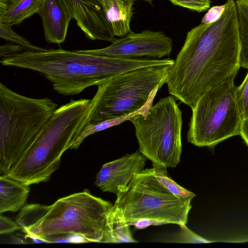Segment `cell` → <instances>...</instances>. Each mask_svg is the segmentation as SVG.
Wrapping results in <instances>:
<instances>
[{
  "mask_svg": "<svg viewBox=\"0 0 248 248\" xmlns=\"http://www.w3.org/2000/svg\"><path fill=\"white\" fill-rule=\"evenodd\" d=\"M180 231L172 242L188 243L212 242V241L204 239L191 231L186 226V225H180Z\"/></svg>",
  "mask_w": 248,
  "mask_h": 248,
  "instance_id": "603a6c76",
  "label": "cell"
},
{
  "mask_svg": "<svg viewBox=\"0 0 248 248\" xmlns=\"http://www.w3.org/2000/svg\"><path fill=\"white\" fill-rule=\"evenodd\" d=\"M240 38V66L248 69V0H235Z\"/></svg>",
  "mask_w": 248,
  "mask_h": 248,
  "instance_id": "d6986e66",
  "label": "cell"
},
{
  "mask_svg": "<svg viewBox=\"0 0 248 248\" xmlns=\"http://www.w3.org/2000/svg\"><path fill=\"white\" fill-rule=\"evenodd\" d=\"M220 17L187 32L166 81L169 93L193 108L202 94L237 73L240 38L235 0H227Z\"/></svg>",
  "mask_w": 248,
  "mask_h": 248,
  "instance_id": "6da1fadb",
  "label": "cell"
},
{
  "mask_svg": "<svg viewBox=\"0 0 248 248\" xmlns=\"http://www.w3.org/2000/svg\"><path fill=\"white\" fill-rule=\"evenodd\" d=\"M113 205L130 226L147 219L160 225H186L191 199L176 196L156 178L152 168L135 174L128 186L117 195Z\"/></svg>",
  "mask_w": 248,
  "mask_h": 248,
  "instance_id": "52a82bcc",
  "label": "cell"
},
{
  "mask_svg": "<svg viewBox=\"0 0 248 248\" xmlns=\"http://www.w3.org/2000/svg\"><path fill=\"white\" fill-rule=\"evenodd\" d=\"M134 0L135 1H137V0ZM143 0L144 1L147 2L150 4H152V2L153 1V0Z\"/></svg>",
  "mask_w": 248,
  "mask_h": 248,
  "instance_id": "1f68e13d",
  "label": "cell"
},
{
  "mask_svg": "<svg viewBox=\"0 0 248 248\" xmlns=\"http://www.w3.org/2000/svg\"><path fill=\"white\" fill-rule=\"evenodd\" d=\"M26 50V48L19 45L7 43L0 47V57L1 59H5Z\"/></svg>",
  "mask_w": 248,
  "mask_h": 248,
  "instance_id": "d4e9b609",
  "label": "cell"
},
{
  "mask_svg": "<svg viewBox=\"0 0 248 248\" xmlns=\"http://www.w3.org/2000/svg\"><path fill=\"white\" fill-rule=\"evenodd\" d=\"M2 65L33 70L44 76L53 89L64 95H75L124 72L143 67L167 64L168 60L121 59L86 54L78 50L27 49L0 60Z\"/></svg>",
  "mask_w": 248,
  "mask_h": 248,
  "instance_id": "7a4b0ae2",
  "label": "cell"
},
{
  "mask_svg": "<svg viewBox=\"0 0 248 248\" xmlns=\"http://www.w3.org/2000/svg\"><path fill=\"white\" fill-rule=\"evenodd\" d=\"M225 6L224 4L210 8L202 17V23H210L217 21L222 15Z\"/></svg>",
  "mask_w": 248,
  "mask_h": 248,
  "instance_id": "484cf974",
  "label": "cell"
},
{
  "mask_svg": "<svg viewBox=\"0 0 248 248\" xmlns=\"http://www.w3.org/2000/svg\"><path fill=\"white\" fill-rule=\"evenodd\" d=\"M91 102L72 99L58 108L26 153L4 175L27 186L48 181L63 153L89 123Z\"/></svg>",
  "mask_w": 248,
  "mask_h": 248,
  "instance_id": "277c9868",
  "label": "cell"
},
{
  "mask_svg": "<svg viewBox=\"0 0 248 248\" xmlns=\"http://www.w3.org/2000/svg\"><path fill=\"white\" fill-rule=\"evenodd\" d=\"M37 14L42 19L46 41L59 45L64 42L73 18L63 1L44 0Z\"/></svg>",
  "mask_w": 248,
  "mask_h": 248,
  "instance_id": "4fadbf2b",
  "label": "cell"
},
{
  "mask_svg": "<svg viewBox=\"0 0 248 248\" xmlns=\"http://www.w3.org/2000/svg\"><path fill=\"white\" fill-rule=\"evenodd\" d=\"M12 25L0 23V36L1 38L24 47L27 49L40 50L43 48L32 45L28 40L15 32Z\"/></svg>",
  "mask_w": 248,
  "mask_h": 248,
  "instance_id": "44dd1931",
  "label": "cell"
},
{
  "mask_svg": "<svg viewBox=\"0 0 248 248\" xmlns=\"http://www.w3.org/2000/svg\"><path fill=\"white\" fill-rule=\"evenodd\" d=\"M172 46L171 38L163 32L146 30L140 33L131 31L115 39L105 48L78 50L86 54L121 59H160L170 56Z\"/></svg>",
  "mask_w": 248,
  "mask_h": 248,
  "instance_id": "30bf717a",
  "label": "cell"
},
{
  "mask_svg": "<svg viewBox=\"0 0 248 248\" xmlns=\"http://www.w3.org/2000/svg\"><path fill=\"white\" fill-rule=\"evenodd\" d=\"M160 225V224L156 221L147 219H141L133 223L132 225H134L137 229H143L151 225Z\"/></svg>",
  "mask_w": 248,
  "mask_h": 248,
  "instance_id": "83f0119b",
  "label": "cell"
},
{
  "mask_svg": "<svg viewBox=\"0 0 248 248\" xmlns=\"http://www.w3.org/2000/svg\"><path fill=\"white\" fill-rule=\"evenodd\" d=\"M29 186L4 174L0 177V214L16 212L25 206L30 191Z\"/></svg>",
  "mask_w": 248,
  "mask_h": 248,
  "instance_id": "9a60e30c",
  "label": "cell"
},
{
  "mask_svg": "<svg viewBox=\"0 0 248 248\" xmlns=\"http://www.w3.org/2000/svg\"><path fill=\"white\" fill-rule=\"evenodd\" d=\"M44 0H14L8 9L0 15V23L18 25L25 19L38 14Z\"/></svg>",
  "mask_w": 248,
  "mask_h": 248,
  "instance_id": "e0dca14e",
  "label": "cell"
},
{
  "mask_svg": "<svg viewBox=\"0 0 248 248\" xmlns=\"http://www.w3.org/2000/svg\"><path fill=\"white\" fill-rule=\"evenodd\" d=\"M173 4L201 13L210 7L211 0H169Z\"/></svg>",
  "mask_w": 248,
  "mask_h": 248,
  "instance_id": "cb8c5ba5",
  "label": "cell"
},
{
  "mask_svg": "<svg viewBox=\"0 0 248 248\" xmlns=\"http://www.w3.org/2000/svg\"><path fill=\"white\" fill-rule=\"evenodd\" d=\"M235 97L242 119L248 118V72L241 84L236 87Z\"/></svg>",
  "mask_w": 248,
  "mask_h": 248,
  "instance_id": "7402d4cb",
  "label": "cell"
},
{
  "mask_svg": "<svg viewBox=\"0 0 248 248\" xmlns=\"http://www.w3.org/2000/svg\"><path fill=\"white\" fill-rule=\"evenodd\" d=\"M147 159L139 150L106 163L98 172L95 184L103 192L117 195L128 186L135 174L144 169Z\"/></svg>",
  "mask_w": 248,
  "mask_h": 248,
  "instance_id": "7c38bea8",
  "label": "cell"
},
{
  "mask_svg": "<svg viewBox=\"0 0 248 248\" xmlns=\"http://www.w3.org/2000/svg\"><path fill=\"white\" fill-rule=\"evenodd\" d=\"M167 167L157 166L153 167L154 173L158 181L169 191L176 196L182 199H192L195 194L179 185L168 174Z\"/></svg>",
  "mask_w": 248,
  "mask_h": 248,
  "instance_id": "ffe728a7",
  "label": "cell"
},
{
  "mask_svg": "<svg viewBox=\"0 0 248 248\" xmlns=\"http://www.w3.org/2000/svg\"><path fill=\"white\" fill-rule=\"evenodd\" d=\"M10 0L11 2H12V1H13L14 0Z\"/></svg>",
  "mask_w": 248,
  "mask_h": 248,
  "instance_id": "d6a6232c",
  "label": "cell"
},
{
  "mask_svg": "<svg viewBox=\"0 0 248 248\" xmlns=\"http://www.w3.org/2000/svg\"><path fill=\"white\" fill-rule=\"evenodd\" d=\"M154 98L151 99L144 107L138 111L124 116L107 119L102 122L89 123L74 141L70 149H77L85 138L99 131L116 126L129 120L135 115L148 110L153 105Z\"/></svg>",
  "mask_w": 248,
  "mask_h": 248,
  "instance_id": "ac0fdd59",
  "label": "cell"
},
{
  "mask_svg": "<svg viewBox=\"0 0 248 248\" xmlns=\"http://www.w3.org/2000/svg\"><path fill=\"white\" fill-rule=\"evenodd\" d=\"M235 73L204 92L192 109L187 140L198 147H213L240 134L242 118L235 97Z\"/></svg>",
  "mask_w": 248,
  "mask_h": 248,
  "instance_id": "9c48e42d",
  "label": "cell"
},
{
  "mask_svg": "<svg viewBox=\"0 0 248 248\" xmlns=\"http://www.w3.org/2000/svg\"><path fill=\"white\" fill-rule=\"evenodd\" d=\"M113 204L85 189L61 198L50 205L23 206L16 222L35 243H58L68 235L87 242L102 243L108 216Z\"/></svg>",
  "mask_w": 248,
  "mask_h": 248,
  "instance_id": "3957f363",
  "label": "cell"
},
{
  "mask_svg": "<svg viewBox=\"0 0 248 248\" xmlns=\"http://www.w3.org/2000/svg\"><path fill=\"white\" fill-rule=\"evenodd\" d=\"M57 108L48 97H29L0 83L1 174H6L24 155Z\"/></svg>",
  "mask_w": 248,
  "mask_h": 248,
  "instance_id": "5b68a950",
  "label": "cell"
},
{
  "mask_svg": "<svg viewBox=\"0 0 248 248\" xmlns=\"http://www.w3.org/2000/svg\"><path fill=\"white\" fill-rule=\"evenodd\" d=\"M248 241V236L243 237L239 239H237L236 240H233V241H230L231 242H235V243H242Z\"/></svg>",
  "mask_w": 248,
  "mask_h": 248,
  "instance_id": "4dcf8cb0",
  "label": "cell"
},
{
  "mask_svg": "<svg viewBox=\"0 0 248 248\" xmlns=\"http://www.w3.org/2000/svg\"><path fill=\"white\" fill-rule=\"evenodd\" d=\"M239 135L248 146V118L242 119Z\"/></svg>",
  "mask_w": 248,
  "mask_h": 248,
  "instance_id": "f1b7e54d",
  "label": "cell"
},
{
  "mask_svg": "<svg viewBox=\"0 0 248 248\" xmlns=\"http://www.w3.org/2000/svg\"><path fill=\"white\" fill-rule=\"evenodd\" d=\"M173 64L136 68L114 76L98 85L91 99L89 123H99L140 110L155 98L166 83Z\"/></svg>",
  "mask_w": 248,
  "mask_h": 248,
  "instance_id": "8992f818",
  "label": "cell"
},
{
  "mask_svg": "<svg viewBox=\"0 0 248 248\" xmlns=\"http://www.w3.org/2000/svg\"><path fill=\"white\" fill-rule=\"evenodd\" d=\"M21 227L16 222L9 218L0 216V234H5L14 232L15 231L21 229Z\"/></svg>",
  "mask_w": 248,
  "mask_h": 248,
  "instance_id": "4316f807",
  "label": "cell"
},
{
  "mask_svg": "<svg viewBox=\"0 0 248 248\" xmlns=\"http://www.w3.org/2000/svg\"><path fill=\"white\" fill-rule=\"evenodd\" d=\"M10 3V0H0V15L4 13L8 9Z\"/></svg>",
  "mask_w": 248,
  "mask_h": 248,
  "instance_id": "f546056e",
  "label": "cell"
},
{
  "mask_svg": "<svg viewBox=\"0 0 248 248\" xmlns=\"http://www.w3.org/2000/svg\"><path fill=\"white\" fill-rule=\"evenodd\" d=\"M182 112L172 95L160 98L129 121L135 129L139 151L153 167L175 168L182 153Z\"/></svg>",
  "mask_w": 248,
  "mask_h": 248,
  "instance_id": "ba28073f",
  "label": "cell"
},
{
  "mask_svg": "<svg viewBox=\"0 0 248 248\" xmlns=\"http://www.w3.org/2000/svg\"><path fill=\"white\" fill-rule=\"evenodd\" d=\"M115 36L123 37L131 31L130 24L133 14L134 0H97Z\"/></svg>",
  "mask_w": 248,
  "mask_h": 248,
  "instance_id": "5bb4252c",
  "label": "cell"
},
{
  "mask_svg": "<svg viewBox=\"0 0 248 248\" xmlns=\"http://www.w3.org/2000/svg\"><path fill=\"white\" fill-rule=\"evenodd\" d=\"M137 242L131 233L130 225L120 211L113 205L107 217L102 243Z\"/></svg>",
  "mask_w": 248,
  "mask_h": 248,
  "instance_id": "2e32d148",
  "label": "cell"
},
{
  "mask_svg": "<svg viewBox=\"0 0 248 248\" xmlns=\"http://www.w3.org/2000/svg\"><path fill=\"white\" fill-rule=\"evenodd\" d=\"M62 0L87 38L111 43L116 39L112 27L97 0Z\"/></svg>",
  "mask_w": 248,
  "mask_h": 248,
  "instance_id": "8fae6325",
  "label": "cell"
}]
</instances>
